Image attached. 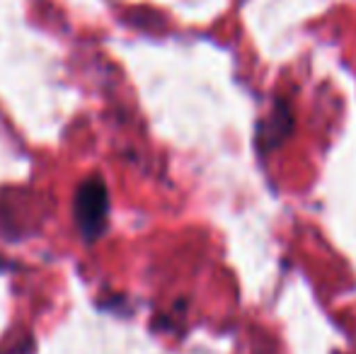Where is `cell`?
<instances>
[{"label": "cell", "instance_id": "1", "mask_svg": "<svg viewBox=\"0 0 356 354\" xmlns=\"http://www.w3.org/2000/svg\"><path fill=\"white\" fill-rule=\"evenodd\" d=\"M107 209H109V194L107 184L102 177H88L75 192V223L85 241H95L102 236L104 223H107Z\"/></svg>", "mask_w": 356, "mask_h": 354}, {"label": "cell", "instance_id": "2", "mask_svg": "<svg viewBox=\"0 0 356 354\" xmlns=\"http://www.w3.org/2000/svg\"><path fill=\"white\" fill-rule=\"evenodd\" d=\"M291 131H293V114H291L289 102L277 99L272 114H269V117L259 124V131H257L259 151H262V153L274 151V148L282 146L286 138L291 136Z\"/></svg>", "mask_w": 356, "mask_h": 354}]
</instances>
